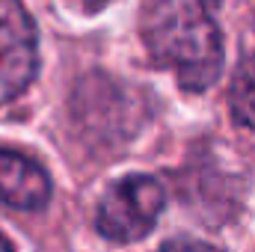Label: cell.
Listing matches in <instances>:
<instances>
[{
  "label": "cell",
  "instance_id": "obj_6",
  "mask_svg": "<svg viewBox=\"0 0 255 252\" xmlns=\"http://www.w3.org/2000/svg\"><path fill=\"white\" fill-rule=\"evenodd\" d=\"M157 252H217L214 247L202 244V241H190V238H178V241H166Z\"/></svg>",
  "mask_w": 255,
  "mask_h": 252
},
{
  "label": "cell",
  "instance_id": "obj_1",
  "mask_svg": "<svg viewBox=\"0 0 255 252\" xmlns=\"http://www.w3.org/2000/svg\"><path fill=\"white\" fill-rule=\"evenodd\" d=\"M142 39L154 65L175 80L205 92L223 68V36L208 0H154L142 21Z\"/></svg>",
  "mask_w": 255,
  "mask_h": 252
},
{
  "label": "cell",
  "instance_id": "obj_4",
  "mask_svg": "<svg viewBox=\"0 0 255 252\" xmlns=\"http://www.w3.org/2000/svg\"><path fill=\"white\" fill-rule=\"evenodd\" d=\"M48 199H51L48 172L36 160L18 151L0 148V205L18 208V211H36V208H45Z\"/></svg>",
  "mask_w": 255,
  "mask_h": 252
},
{
  "label": "cell",
  "instance_id": "obj_2",
  "mask_svg": "<svg viewBox=\"0 0 255 252\" xmlns=\"http://www.w3.org/2000/svg\"><path fill=\"white\" fill-rule=\"evenodd\" d=\"M166 193L151 175H128L104 193L98 205V232L113 244L142 241L163 214Z\"/></svg>",
  "mask_w": 255,
  "mask_h": 252
},
{
  "label": "cell",
  "instance_id": "obj_5",
  "mask_svg": "<svg viewBox=\"0 0 255 252\" xmlns=\"http://www.w3.org/2000/svg\"><path fill=\"white\" fill-rule=\"evenodd\" d=\"M229 101H232L235 119L244 127L255 130V54H250V57L241 63L235 80H232Z\"/></svg>",
  "mask_w": 255,
  "mask_h": 252
},
{
  "label": "cell",
  "instance_id": "obj_8",
  "mask_svg": "<svg viewBox=\"0 0 255 252\" xmlns=\"http://www.w3.org/2000/svg\"><path fill=\"white\" fill-rule=\"evenodd\" d=\"M0 252H12V247H9V241L0 235Z\"/></svg>",
  "mask_w": 255,
  "mask_h": 252
},
{
  "label": "cell",
  "instance_id": "obj_3",
  "mask_svg": "<svg viewBox=\"0 0 255 252\" xmlns=\"http://www.w3.org/2000/svg\"><path fill=\"white\" fill-rule=\"evenodd\" d=\"M39 71V39L21 0H0V104L27 92Z\"/></svg>",
  "mask_w": 255,
  "mask_h": 252
},
{
  "label": "cell",
  "instance_id": "obj_7",
  "mask_svg": "<svg viewBox=\"0 0 255 252\" xmlns=\"http://www.w3.org/2000/svg\"><path fill=\"white\" fill-rule=\"evenodd\" d=\"M71 3H77V6H80V9H86V12H95V9L107 6L110 0H71Z\"/></svg>",
  "mask_w": 255,
  "mask_h": 252
}]
</instances>
